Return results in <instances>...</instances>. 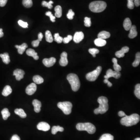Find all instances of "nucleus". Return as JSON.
<instances>
[{
	"label": "nucleus",
	"mask_w": 140,
	"mask_h": 140,
	"mask_svg": "<svg viewBox=\"0 0 140 140\" xmlns=\"http://www.w3.org/2000/svg\"><path fill=\"white\" fill-rule=\"evenodd\" d=\"M134 140H140V138H137Z\"/></svg>",
	"instance_id": "nucleus-54"
},
{
	"label": "nucleus",
	"mask_w": 140,
	"mask_h": 140,
	"mask_svg": "<svg viewBox=\"0 0 140 140\" xmlns=\"http://www.w3.org/2000/svg\"><path fill=\"white\" fill-rule=\"evenodd\" d=\"M140 62V53L137 52L135 56V59L132 65L134 67H137L139 65Z\"/></svg>",
	"instance_id": "nucleus-32"
},
{
	"label": "nucleus",
	"mask_w": 140,
	"mask_h": 140,
	"mask_svg": "<svg viewBox=\"0 0 140 140\" xmlns=\"http://www.w3.org/2000/svg\"><path fill=\"white\" fill-rule=\"evenodd\" d=\"M63 38L62 37L60 36L58 33H56L54 35L55 41L58 43H61L63 42Z\"/></svg>",
	"instance_id": "nucleus-37"
},
{
	"label": "nucleus",
	"mask_w": 140,
	"mask_h": 140,
	"mask_svg": "<svg viewBox=\"0 0 140 140\" xmlns=\"http://www.w3.org/2000/svg\"><path fill=\"white\" fill-rule=\"evenodd\" d=\"M84 38V35L83 33L82 32H78L75 33L74 37L73 40L76 43H79V42L83 40Z\"/></svg>",
	"instance_id": "nucleus-14"
},
{
	"label": "nucleus",
	"mask_w": 140,
	"mask_h": 140,
	"mask_svg": "<svg viewBox=\"0 0 140 140\" xmlns=\"http://www.w3.org/2000/svg\"><path fill=\"white\" fill-rule=\"evenodd\" d=\"M134 0H128L127 7L129 9H132L134 8Z\"/></svg>",
	"instance_id": "nucleus-42"
},
{
	"label": "nucleus",
	"mask_w": 140,
	"mask_h": 140,
	"mask_svg": "<svg viewBox=\"0 0 140 140\" xmlns=\"http://www.w3.org/2000/svg\"><path fill=\"white\" fill-rule=\"evenodd\" d=\"M37 128L40 130L47 131L50 130V126L47 123L45 122H41L37 125Z\"/></svg>",
	"instance_id": "nucleus-13"
},
{
	"label": "nucleus",
	"mask_w": 140,
	"mask_h": 140,
	"mask_svg": "<svg viewBox=\"0 0 140 140\" xmlns=\"http://www.w3.org/2000/svg\"><path fill=\"white\" fill-rule=\"evenodd\" d=\"M129 50V48L127 46L123 47L120 50L116 52L115 55L118 58H122L125 56V53L128 52Z\"/></svg>",
	"instance_id": "nucleus-15"
},
{
	"label": "nucleus",
	"mask_w": 140,
	"mask_h": 140,
	"mask_svg": "<svg viewBox=\"0 0 140 140\" xmlns=\"http://www.w3.org/2000/svg\"><path fill=\"white\" fill-rule=\"evenodd\" d=\"M72 39V36L71 35H68L67 37H65L63 39V42L65 44H67L70 41H71Z\"/></svg>",
	"instance_id": "nucleus-43"
},
{
	"label": "nucleus",
	"mask_w": 140,
	"mask_h": 140,
	"mask_svg": "<svg viewBox=\"0 0 140 140\" xmlns=\"http://www.w3.org/2000/svg\"><path fill=\"white\" fill-rule=\"evenodd\" d=\"M12 92V89L10 86L7 85L4 88L2 92V95L5 97H7L11 94Z\"/></svg>",
	"instance_id": "nucleus-23"
},
{
	"label": "nucleus",
	"mask_w": 140,
	"mask_h": 140,
	"mask_svg": "<svg viewBox=\"0 0 140 140\" xmlns=\"http://www.w3.org/2000/svg\"><path fill=\"white\" fill-rule=\"evenodd\" d=\"M14 112L17 115L20 116L21 118H24L27 117V114L22 109H16L14 110Z\"/></svg>",
	"instance_id": "nucleus-25"
},
{
	"label": "nucleus",
	"mask_w": 140,
	"mask_h": 140,
	"mask_svg": "<svg viewBox=\"0 0 140 140\" xmlns=\"http://www.w3.org/2000/svg\"><path fill=\"white\" fill-rule=\"evenodd\" d=\"M112 62L114 63L113 67L115 71L120 72L121 70V67L118 64V60L116 58H113L112 60Z\"/></svg>",
	"instance_id": "nucleus-30"
},
{
	"label": "nucleus",
	"mask_w": 140,
	"mask_h": 140,
	"mask_svg": "<svg viewBox=\"0 0 140 140\" xmlns=\"http://www.w3.org/2000/svg\"><path fill=\"white\" fill-rule=\"evenodd\" d=\"M107 4L102 1H96L92 2L89 5V8L94 13H100L106 9Z\"/></svg>",
	"instance_id": "nucleus-4"
},
{
	"label": "nucleus",
	"mask_w": 140,
	"mask_h": 140,
	"mask_svg": "<svg viewBox=\"0 0 140 140\" xmlns=\"http://www.w3.org/2000/svg\"><path fill=\"white\" fill-rule=\"evenodd\" d=\"M84 23L85 26L88 27H90L91 26V24H92L90 18L87 17H85L84 18Z\"/></svg>",
	"instance_id": "nucleus-39"
},
{
	"label": "nucleus",
	"mask_w": 140,
	"mask_h": 140,
	"mask_svg": "<svg viewBox=\"0 0 140 140\" xmlns=\"http://www.w3.org/2000/svg\"><path fill=\"white\" fill-rule=\"evenodd\" d=\"M40 41H39L38 39H37L36 40L32 42V46L34 47H37L38 46L39 43H40Z\"/></svg>",
	"instance_id": "nucleus-45"
},
{
	"label": "nucleus",
	"mask_w": 140,
	"mask_h": 140,
	"mask_svg": "<svg viewBox=\"0 0 140 140\" xmlns=\"http://www.w3.org/2000/svg\"><path fill=\"white\" fill-rule=\"evenodd\" d=\"M98 140H114V137L110 134H104Z\"/></svg>",
	"instance_id": "nucleus-31"
},
{
	"label": "nucleus",
	"mask_w": 140,
	"mask_h": 140,
	"mask_svg": "<svg viewBox=\"0 0 140 140\" xmlns=\"http://www.w3.org/2000/svg\"><path fill=\"white\" fill-rule=\"evenodd\" d=\"M45 37H46V41L49 42H52L53 41V37L51 33L49 30H47L45 33Z\"/></svg>",
	"instance_id": "nucleus-33"
},
{
	"label": "nucleus",
	"mask_w": 140,
	"mask_h": 140,
	"mask_svg": "<svg viewBox=\"0 0 140 140\" xmlns=\"http://www.w3.org/2000/svg\"><path fill=\"white\" fill-rule=\"evenodd\" d=\"M23 4L25 7L31 8L32 6L33 2L32 0H23Z\"/></svg>",
	"instance_id": "nucleus-34"
},
{
	"label": "nucleus",
	"mask_w": 140,
	"mask_h": 140,
	"mask_svg": "<svg viewBox=\"0 0 140 140\" xmlns=\"http://www.w3.org/2000/svg\"><path fill=\"white\" fill-rule=\"evenodd\" d=\"M102 69L101 66H98L95 70L86 75V78L89 81H95L101 73Z\"/></svg>",
	"instance_id": "nucleus-7"
},
{
	"label": "nucleus",
	"mask_w": 140,
	"mask_h": 140,
	"mask_svg": "<svg viewBox=\"0 0 140 140\" xmlns=\"http://www.w3.org/2000/svg\"><path fill=\"white\" fill-rule=\"evenodd\" d=\"M18 24L24 28H27L28 26V23L27 22H23V21L21 20H20L18 21Z\"/></svg>",
	"instance_id": "nucleus-44"
},
{
	"label": "nucleus",
	"mask_w": 140,
	"mask_h": 140,
	"mask_svg": "<svg viewBox=\"0 0 140 140\" xmlns=\"http://www.w3.org/2000/svg\"><path fill=\"white\" fill-rule=\"evenodd\" d=\"M67 78L71 85L72 90L74 92L78 91L80 87V82L78 76L76 74L71 73L68 75Z\"/></svg>",
	"instance_id": "nucleus-3"
},
{
	"label": "nucleus",
	"mask_w": 140,
	"mask_h": 140,
	"mask_svg": "<svg viewBox=\"0 0 140 140\" xmlns=\"http://www.w3.org/2000/svg\"><path fill=\"white\" fill-rule=\"evenodd\" d=\"M56 62V58L54 57H51L50 58H44L42 60L43 64L48 67L53 66Z\"/></svg>",
	"instance_id": "nucleus-11"
},
{
	"label": "nucleus",
	"mask_w": 140,
	"mask_h": 140,
	"mask_svg": "<svg viewBox=\"0 0 140 140\" xmlns=\"http://www.w3.org/2000/svg\"><path fill=\"white\" fill-rule=\"evenodd\" d=\"M89 52L92 55L93 57H96V55L99 53V50L96 48H90L88 50Z\"/></svg>",
	"instance_id": "nucleus-38"
},
{
	"label": "nucleus",
	"mask_w": 140,
	"mask_h": 140,
	"mask_svg": "<svg viewBox=\"0 0 140 140\" xmlns=\"http://www.w3.org/2000/svg\"><path fill=\"white\" fill-rule=\"evenodd\" d=\"M107 84V85H108L109 87H111V86H112V83H111L110 81H109L108 83Z\"/></svg>",
	"instance_id": "nucleus-52"
},
{
	"label": "nucleus",
	"mask_w": 140,
	"mask_h": 140,
	"mask_svg": "<svg viewBox=\"0 0 140 140\" xmlns=\"http://www.w3.org/2000/svg\"><path fill=\"white\" fill-rule=\"evenodd\" d=\"M18 49V51L20 54L22 55L26 49L28 47V45L26 43H24L21 45H16L15 46Z\"/></svg>",
	"instance_id": "nucleus-19"
},
{
	"label": "nucleus",
	"mask_w": 140,
	"mask_h": 140,
	"mask_svg": "<svg viewBox=\"0 0 140 140\" xmlns=\"http://www.w3.org/2000/svg\"><path fill=\"white\" fill-rule=\"evenodd\" d=\"M97 101L99 104V107L95 109L94 111L95 114H98L106 113L109 109L108 100L107 98L105 97H100L98 98Z\"/></svg>",
	"instance_id": "nucleus-2"
},
{
	"label": "nucleus",
	"mask_w": 140,
	"mask_h": 140,
	"mask_svg": "<svg viewBox=\"0 0 140 140\" xmlns=\"http://www.w3.org/2000/svg\"><path fill=\"white\" fill-rule=\"evenodd\" d=\"M121 76V74L120 72L113 71L112 69H109L107 70L106 72V75L104 76V78L106 79H108L109 78L113 77L116 79H118Z\"/></svg>",
	"instance_id": "nucleus-8"
},
{
	"label": "nucleus",
	"mask_w": 140,
	"mask_h": 140,
	"mask_svg": "<svg viewBox=\"0 0 140 140\" xmlns=\"http://www.w3.org/2000/svg\"><path fill=\"white\" fill-rule=\"evenodd\" d=\"M43 37V35L42 33H39V34L38 35V39L40 41H42V39Z\"/></svg>",
	"instance_id": "nucleus-49"
},
{
	"label": "nucleus",
	"mask_w": 140,
	"mask_h": 140,
	"mask_svg": "<svg viewBox=\"0 0 140 140\" xmlns=\"http://www.w3.org/2000/svg\"><path fill=\"white\" fill-rule=\"evenodd\" d=\"M26 53L28 56L32 57L34 60H38L39 58V56L37 55V53L33 49H28L27 50Z\"/></svg>",
	"instance_id": "nucleus-17"
},
{
	"label": "nucleus",
	"mask_w": 140,
	"mask_h": 140,
	"mask_svg": "<svg viewBox=\"0 0 140 140\" xmlns=\"http://www.w3.org/2000/svg\"><path fill=\"white\" fill-rule=\"evenodd\" d=\"M37 90V85L35 83H32L27 86L26 89V93L29 95L34 94Z\"/></svg>",
	"instance_id": "nucleus-9"
},
{
	"label": "nucleus",
	"mask_w": 140,
	"mask_h": 140,
	"mask_svg": "<svg viewBox=\"0 0 140 140\" xmlns=\"http://www.w3.org/2000/svg\"><path fill=\"white\" fill-rule=\"evenodd\" d=\"M140 116L137 114H133L129 116L126 115L121 120V125L126 126H131L136 125L140 121Z\"/></svg>",
	"instance_id": "nucleus-1"
},
{
	"label": "nucleus",
	"mask_w": 140,
	"mask_h": 140,
	"mask_svg": "<svg viewBox=\"0 0 140 140\" xmlns=\"http://www.w3.org/2000/svg\"><path fill=\"white\" fill-rule=\"evenodd\" d=\"M8 0H0V6L4 7L6 5Z\"/></svg>",
	"instance_id": "nucleus-46"
},
{
	"label": "nucleus",
	"mask_w": 140,
	"mask_h": 140,
	"mask_svg": "<svg viewBox=\"0 0 140 140\" xmlns=\"http://www.w3.org/2000/svg\"><path fill=\"white\" fill-rule=\"evenodd\" d=\"M57 106L66 115H69L71 113L72 104L70 102H60L58 103Z\"/></svg>",
	"instance_id": "nucleus-6"
},
{
	"label": "nucleus",
	"mask_w": 140,
	"mask_h": 140,
	"mask_svg": "<svg viewBox=\"0 0 140 140\" xmlns=\"http://www.w3.org/2000/svg\"><path fill=\"white\" fill-rule=\"evenodd\" d=\"M32 104L34 106V110L37 113L40 112L41 107V103L40 101L37 99H35L32 102Z\"/></svg>",
	"instance_id": "nucleus-16"
},
{
	"label": "nucleus",
	"mask_w": 140,
	"mask_h": 140,
	"mask_svg": "<svg viewBox=\"0 0 140 140\" xmlns=\"http://www.w3.org/2000/svg\"><path fill=\"white\" fill-rule=\"evenodd\" d=\"M64 131V128L63 127H61L60 126H53L51 129V133L53 135H55L58 132H62Z\"/></svg>",
	"instance_id": "nucleus-27"
},
{
	"label": "nucleus",
	"mask_w": 140,
	"mask_h": 140,
	"mask_svg": "<svg viewBox=\"0 0 140 140\" xmlns=\"http://www.w3.org/2000/svg\"><path fill=\"white\" fill-rule=\"evenodd\" d=\"M134 94L135 96L138 98L139 99H140V84H138L135 86V90L134 91Z\"/></svg>",
	"instance_id": "nucleus-35"
},
{
	"label": "nucleus",
	"mask_w": 140,
	"mask_h": 140,
	"mask_svg": "<svg viewBox=\"0 0 140 140\" xmlns=\"http://www.w3.org/2000/svg\"><path fill=\"white\" fill-rule=\"evenodd\" d=\"M11 140H20V139L17 135H14L11 137Z\"/></svg>",
	"instance_id": "nucleus-47"
},
{
	"label": "nucleus",
	"mask_w": 140,
	"mask_h": 140,
	"mask_svg": "<svg viewBox=\"0 0 140 140\" xmlns=\"http://www.w3.org/2000/svg\"><path fill=\"white\" fill-rule=\"evenodd\" d=\"M55 16L57 18H60L62 16V8L60 6H57L55 8Z\"/></svg>",
	"instance_id": "nucleus-29"
},
{
	"label": "nucleus",
	"mask_w": 140,
	"mask_h": 140,
	"mask_svg": "<svg viewBox=\"0 0 140 140\" xmlns=\"http://www.w3.org/2000/svg\"><path fill=\"white\" fill-rule=\"evenodd\" d=\"M33 80L35 84H41L44 82V79L39 75H36L33 78Z\"/></svg>",
	"instance_id": "nucleus-26"
},
{
	"label": "nucleus",
	"mask_w": 140,
	"mask_h": 140,
	"mask_svg": "<svg viewBox=\"0 0 140 140\" xmlns=\"http://www.w3.org/2000/svg\"><path fill=\"white\" fill-rule=\"evenodd\" d=\"M75 15L74 13L72 11V9H70L68 13H67V16L69 20H72L74 18V15Z\"/></svg>",
	"instance_id": "nucleus-41"
},
{
	"label": "nucleus",
	"mask_w": 140,
	"mask_h": 140,
	"mask_svg": "<svg viewBox=\"0 0 140 140\" xmlns=\"http://www.w3.org/2000/svg\"><path fill=\"white\" fill-rule=\"evenodd\" d=\"M25 74L24 71L22 69H16L13 72V75L15 76L16 79L18 81H20L22 79Z\"/></svg>",
	"instance_id": "nucleus-12"
},
{
	"label": "nucleus",
	"mask_w": 140,
	"mask_h": 140,
	"mask_svg": "<svg viewBox=\"0 0 140 140\" xmlns=\"http://www.w3.org/2000/svg\"><path fill=\"white\" fill-rule=\"evenodd\" d=\"M137 35L136 27L135 25H132V27L130 29V33L128 35V37L130 38L133 39L135 38Z\"/></svg>",
	"instance_id": "nucleus-18"
},
{
	"label": "nucleus",
	"mask_w": 140,
	"mask_h": 140,
	"mask_svg": "<svg viewBox=\"0 0 140 140\" xmlns=\"http://www.w3.org/2000/svg\"><path fill=\"white\" fill-rule=\"evenodd\" d=\"M53 4V2L51 0L49 2H46L45 1H43L42 2V6L43 7H47L49 9H51L53 8V6L52 4Z\"/></svg>",
	"instance_id": "nucleus-36"
},
{
	"label": "nucleus",
	"mask_w": 140,
	"mask_h": 140,
	"mask_svg": "<svg viewBox=\"0 0 140 140\" xmlns=\"http://www.w3.org/2000/svg\"><path fill=\"white\" fill-rule=\"evenodd\" d=\"M134 5L136 7H138L140 6V0H134Z\"/></svg>",
	"instance_id": "nucleus-48"
},
{
	"label": "nucleus",
	"mask_w": 140,
	"mask_h": 140,
	"mask_svg": "<svg viewBox=\"0 0 140 140\" xmlns=\"http://www.w3.org/2000/svg\"><path fill=\"white\" fill-rule=\"evenodd\" d=\"M46 16H49L50 19V20L53 22H55V16H53V14H52L51 11H48L46 13Z\"/></svg>",
	"instance_id": "nucleus-40"
},
{
	"label": "nucleus",
	"mask_w": 140,
	"mask_h": 140,
	"mask_svg": "<svg viewBox=\"0 0 140 140\" xmlns=\"http://www.w3.org/2000/svg\"><path fill=\"white\" fill-rule=\"evenodd\" d=\"M78 130L86 131L89 134H94L96 131L95 126L90 123H79L76 126Z\"/></svg>",
	"instance_id": "nucleus-5"
},
{
	"label": "nucleus",
	"mask_w": 140,
	"mask_h": 140,
	"mask_svg": "<svg viewBox=\"0 0 140 140\" xmlns=\"http://www.w3.org/2000/svg\"><path fill=\"white\" fill-rule=\"evenodd\" d=\"M104 83H106V84H107V83H108L109 81L108 80V79H105L104 80Z\"/></svg>",
	"instance_id": "nucleus-53"
},
{
	"label": "nucleus",
	"mask_w": 140,
	"mask_h": 140,
	"mask_svg": "<svg viewBox=\"0 0 140 140\" xmlns=\"http://www.w3.org/2000/svg\"><path fill=\"white\" fill-rule=\"evenodd\" d=\"M118 115L120 117H124L126 116V114L123 111H120L119 112Z\"/></svg>",
	"instance_id": "nucleus-50"
},
{
	"label": "nucleus",
	"mask_w": 140,
	"mask_h": 140,
	"mask_svg": "<svg viewBox=\"0 0 140 140\" xmlns=\"http://www.w3.org/2000/svg\"><path fill=\"white\" fill-rule=\"evenodd\" d=\"M110 36V33L109 32L106 31H102L100 32L98 35V38L104 39V40L105 39L109 38Z\"/></svg>",
	"instance_id": "nucleus-21"
},
{
	"label": "nucleus",
	"mask_w": 140,
	"mask_h": 140,
	"mask_svg": "<svg viewBox=\"0 0 140 140\" xmlns=\"http://www.w3.org/2000/svg\"><path fill=\"white\" fill-rule=\"evenodd\" d=\"M0 57L2 58L3 62L6 64H8L10 62L9 55L7 53H5L4 54H0Z\"/></svg>",
	"instance_id": "nucleus-22"
},
{
	"label": "nucleus",
	"mask_w": 140,
	"mask_h": 140,
	"mask_svg": "<svg viewBox=\"0 0 140 140\" xmlns=\"http://www.w3.org/2000/svg\"><path fill=\"white\" fill-rule=\"evenodd\" d=\"M123 27L126 31L129 30L132 26V22L129 18H126L123 22Z\"/></svg>",
	"instance_id": "nucleus-20"
},
{
	"label": "nucleus",
	"mask_w": 140,
	"mask_h": 140,
	"mask_svg": "<svg viewBox=\"0 0 140 140\" xmlns=\"http://www.w3.org/2000/svg\"><path fill=\"white\" fill-rule=\"evenodd\" d=\"M94 43L95 45L97 46L102 47L106 45L107 42L106 40H105L104 39H101L98 38L94 41Z\"/></svg>",
	"instance_id": "nucleus-24"
},
{
	"label": "nucleus",
	"mask_w": 140,
	"mask_h": 140,
	"mask_svg": "<svg viewBox=\"0 0 140 140\" xmlns=\"http://www.w3.org/2000/svg\"><path fill=\"white\" fill-rule=\"evenodd\" d=\"M4 36V33L3 32V30L2 28H0V38Z\"/></svg>",
	"instance_id": "nucleus-51"
},
{
	"label": "nucleus",
	"mask_w": 140,
	"mask_h": 140,
	"mask_svg": "<svg viewBox=\"0 0 140 140\" xmlns=\"http://www.w3.org/2000/svg\"><path fill=\"white\" fill-rule=\"evenodd\" d=\"M1 114L3 119L5 120L8 119L9 117L10 116V113L9 112L8 109L4 108L1 111Z\"/></svg>",
	"instance_id": "nucleus-28"
},
{
	"label": "nucleus",
	"mask_w": 140,
	"mask_h": 140,
	"mask_svg": "<svg viewBox=\"0 0 140 140\" xmlns=\"http://www.w3.org/2000/svg\"><path fill=\"white\" fill-rule=\"evenodd\" d=\"M61 58L59 61V64L62 66H66L68 64L67 59V54L66 52H63L61 54Z\"/></svg>",
	"instance_id": "nucleus-10"
}]
</instances>
